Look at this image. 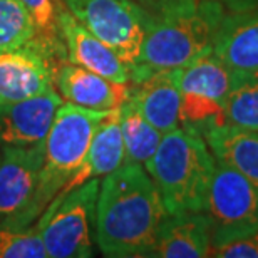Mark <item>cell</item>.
<instances>
[{"mask_svg":"<svg viewBox=\"0 0 258 258\" xmlns=\"http://www.w3.org/2000/svg\"><path fill=\"white\" fill-rule=\"evenodd\" d=\"M144 168L158 186L168 213L205 211L216 159L203 136L183 127L163 134Z\"/></svg>","mask_w":258,"mask_h":258,"instance_id":"3","label":"cell"},{"mask_svg":"<svg viewBox=\"0 0 258 258\" xmlns=\"http://www.w3.org/2000/svg\"><path fill=\"white\" fill-rule=\"evenodd\" d=\"M19 2L32 17L35 27L34 39L40 40L47 47L54 49L55 52L66 57V45L57 25L60 0H19Z\"/></svg>","mask_w":258,"mask_h":258,"instance_id":"22","label":"cell"},{"mask_svg":"<svg viewBox=\"0 0 258 258\" xmlns=\"http://www.w3.org/2000/svg\"><path fill=\"white\" fill-rule=\"evenodd\" d=\"M64 104L57 91L0 104V149L27 148L44 143L55 112Z\"/></svg>","mask_w":258,"mask_h":258,"instance_id":"11","label":"cell"},{"mask_svg":"<svg viewBox=\"0 0 258 258\" xmlns=\"http://www.w3.org/2000/svg\"><path fill=\"white\" fill-rule=\"evenodd\" d=\"M54 87L64 102L94 111L117 109L129 96V84L106 79L69 60H62L55 69Z\"/></svg>","mask_w":258,"mask_h":258,"instance_id":"13","label":"cell"},{"mask_svg":"<svg viewBox=\"0 0 258 258\" xmlns=\"http://www.w3.org/2000/svg\"><path fill=\"white\" fill-rule=\"evenodd\" d=\"M233 74L235 71L213 52L176 69L181 92L179 127L205 138L210 129L225 124V101L231 89Z\"/></svg>","mask_w":258,"mask_h":258,"instance_id":"6","label":"cell"},{"mask_svg":"<svg viewBox=\"0 0 258 258\" xmlns=\"http://www.w3.org/2000/svg\"><path fill=\"white\" fill-rule=\"evenodd\" d=\"M42 166L44 143L0 149V228H22L37 221Z\"/></svg>","mask_w":258,"mask_h":258,"instance_id":"8","label":"cell"},{"mask_svg":"<svg viewBox=\"0 0 258 258\" xmlns=\"http://www.w3.org/2000/svg\"><path fill=\"white\" fill-rule=\"evenodd\" d=\"M127 101L159 133L166 134L179 127L181 92L176 69L158 71L136 84H129Z\"/></svg>","mask_w":258,"mask_h":258,"instance_id":"14","label":"cell"},{"mask_svg":"<svg viewBox=\"0 0 258 258\" xmlns=\"http://www.w3.org/2000/svg\"><path fill=\"white\" fill-rule=\"evenodd\" d=\"M77 22L111 45L129 66L138 60L144 35V10L136 0H60Z\"/></svg>","mask_w":258,"mask_h":258,"instance_id":"9","label":"cell"},{"mask_svg":"<svg viewBox=\"0 0 258 258\" xmlns=\"http://www.w3.org/2000/svg\"><path fill=\"white\" fill-rule=\"evenodd\" d=\"M166 213L146 168L124 163L101 179L94 241L106 256H151Z\"/></svg>","mask_w":258,"mask_h":258,"instance_id":"1","label":"cell"},{"mask_svg":"<svg viewBox=\"0 0 258 258\" xmlns=\"http://www.w3.org/2000/svg\"><path fill=\"white\" fill-rule=\"evenodd\" d=\"M205 213L210 221L211 251L255 233L258 231V188L233 168L216 161Z\"/></svg>","mask_w":258,"mask_h":258,"instance_id":"7","label":"cell"},{"mask_svg":"<svg viewBox=\"0 0 258 258\" xmlns=\"http://www.w3.org/2000/svg\"><path fill=\"white\" fill-rule=\"evenodd\" d=\"M35 37L32 17L19 0H0V50L17 49Z\"/></svg>","mask_w":258,"mask_h":258,"instance_id":"21","label":"cell"},{"mask_svg":"<svg viewBox=\"0 0 258 258\" xmlns=\"http://www.w3.org/2000/svg\"><path fill=\"white\" fill-rule=\"evenodd\" d=\"M141 5L144 35L131 67V84L153 72L179 69L211 52L216 29L226 12L215 0H148Z\"/></svg>","mask_w":258,"mask_h":258,"instance_id":"2","label":"cell"},{"mask_svg":"<svg viewBox=\"0 0 258 258\" xmlns=\"http://www.w3.org/2000/svg\"><path fill=\"white\" fill-rule=\"evenodd\" d=\"M0 258H49L37 226L0 228Z\"/></svg>","mask_w":258,"mask_h":258,"instance_id":"23","label":"cell"},{"mask_svg":"<svg viewBox=\"0 0 258 258\" xmlns=\"http://www.w3.org/2000/svg\"><path fill=\"white\" fill-rule=\"evenodd\" d=\"M119 126L124 143L126 163L146 164L159 146L163 133L144 119L127 99L119 107Z\"/></svg>","mask_w":258,"mask_h":258,"instance_id":"20","label":"cell"},{"mask_svg":"<svg viewBox=\"0 0 258 258\" xmlns=\"http://www.w3.org/2000/svg\"><path fill=\"white\" fill-rule=\"evenodd\" d=\"M218 163L233 168L258 188V131L221 124L205 134Z\"/></svg>","mask_w":258,"mask_h":258,"instance_id":"18","label":"cell"},{"mask_svg":"<svg viewBox=\"0 0 258 258\" xmlns=\"http://www.w3.org/2000/svg\"><path fill=\"white\" fill-rule=\"evenodd\" d=\"M223 7L226 12L231 10H245V9H255L258 7V0H215Z\"/></svg>","mask_w":258,"mask_h":258,"instance_id":"25","label":"cell"},{"mask_svg":"<svg viewBox=\"0 0 258 258\" xmlns=\"http://www.w3.org/2000/svg\"><path fill=\"white\" fill-rule=\"evenodd\" d=\"M211 52L235 71L258 69V7L225 12Z\"/></svg>","mask_w":258,"mask_h":258,"instance_id":"15","label":"cell"},{"mask_svg":"<svg viewBox=\"0 0 258 258\" xmlns=\"http://www.w3.org/2000/svg\"><path fill=\"white\" fill-rule=\"evenodd\" d=\"M66 60L37 39L17 49L0 50V104L54 91V74Z\"/></svg>","mask_w":258,"mask_h":258,"instance_id":"10","label":"cell"},{"mask_svg":"<svg viewBox=\"0 0 258 258\" xmlns=\"http://www.w3.org/2000/svg\"><path fill=\"white\" fill-rule=\"evenodd\" d=\"M124 163L126 153L119 126V109H116L96 131L84 159L62 189L76 188L92 178H104Z\"/></svg>","mask_w":258,"mask_h":258,"instance_id":"17","label":"cell"},{"mask_svg":"<svg viewBox=\"0 0 258 258\" xmlns=\"http://www.w3.org/2000/svg\"><path fill=\"white\" fill-rule=\"evenodd\" d=\"M210 253V221L205 211L166 213L151 256L201 258Z\"/></svg>","mask_w":258,"mask_h":258,"instance_id":"16","label":"cell"},{"mask_svg":"<svg viewBox=\"0 0 258 258\" xmlns=\"http://www.w3.org/2000/svg\"><path fill=\"white\" fill-rule=\"evenodd\" d=\"M114 111L86 109L69 102L60 104L44 141V166L37 191L40 213L76 173L96 131Z\"/></svg>","mask_w":258,"mask_h":258,"instance_id":"4","label":"cell"},{"mask_svg":"<svg viewBox=\"0 0 258 258\" xmlns=\"http://www.w3.org/2000/svg\"><path fill=\"white\" fill-rule=\"evenodd\" d=\"M57 25L66 45V60L119 84H131V69L111 45L91 34L60 2Z\"/></svg>","mask_w":258,"mask_h":258,"instance_id":"12","label":"cell"},{"mask_svg":"<svg viewBox=\"0 0 258 258\" xmlns=\"http://www.w3.org/2000/svg\"><path fill=\"white\" fill-rule=\"evenodd\" d=\"M101 178L62 189L35 221L49 258H89L94 248L96 203Z\"/></svg>","mask_w":258,"mask_h":258,"instance_id":"5","label":"cell"},{"mask_svg":"<svg viewBox=\"0 0 258 258\" xmlns=\"http://www.w3.org/2000/svg\"><path fill=\"white\" fill-rule=\"evenodd\" d=\"M225 124L258 131V69L235 71L225 101Z\"/></svg>","mask_w":258,"mask_h":258,"instance_id":"19","label":"cell"},{"mask_svg":"<svg viewBox=\"0 0 258 258\" xmlns=\"http://www.w3.org/2000/svg\"><path fill=\"white\" fill-rule=\"evenodd\" d=\"M211 256L221 258H258V231L233 240L211 251Z\"/></svg>","mask_w":258,"mask_h":258,"instance_id":"24","label":"cell"}]
</instances>
